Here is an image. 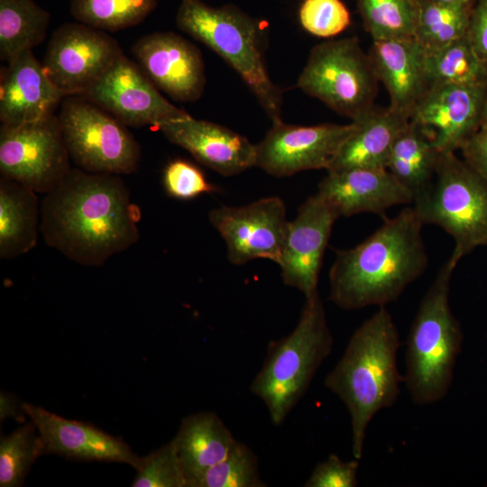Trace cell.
Returning a JSON list of instances; mask_svg holds the SVG:
<instances>
[{
	"label": "cell",
	"mask_w": 487,
	"mask_h": 487,
	"mask_svg": "<svg viewBox=\"0 0 487 487\" xmlns=\"http://www.w3.org/2000/svg\"><path fill=\"white\" fill-rule=\"evenodd\" d=\"M140 218L120 175L71 168L44 194L40 231L46 244L68 259L98 267L139 241Z\"/></svg>",
	"instance_id": "obj_1"
},
{
	"label": "cell",
	"mask_w": 487,
	"mask_h": 487,
	"mask_svg": "<svg viewBox=\"0 0 487 487\" xmlns=\"http://www.w3.org/2000/svg\"><path fill=\"white\" fill-rule=\"evenodd\" d=\"M473 4L446 5L418 0L414 39L425 52H431L465 36Z\"/></svg>",
	"instance_id": "obj_29"
},
{
	"label": "cell",
	"mask_w": 487,
	"mask_h": 487,
	"mask_svg": "<svg viewBox=\"0 0 487 487\" xmlns=\"http://www.w3.org/2000/svg\"><path fill=\"white\" fill-rule=\"evenodd\" d=\"M58 115L0 126L1 177L36 193L52 190L71 170Z\"/></svg>",
	"instance_id": "obj_10"
},
{
	"label": "cell",
	"mask_w": 487,
	"mask_h": 487,
	"mask_svg": "<svg viewBox=\"0 0 487 487\" xmlns=\"http://www.w3.org/2000/svg\"><path fill=\"white\" fill-rule=\"evenodd\" d=\"M133 487H186L173 440L142 456Z\"/></svg>",
	"instance_id": "obj_34"
},
{
	"label": "cell",
	"mask_w": 487,
	"mask_h": 487,
	"mask_svg": "<svg viewBox=\"0 0 487 487\" xmlns=\"http://www.w3.org/2000/svg\"><path fill=\"white\" fill-rule=\"evenodd\" d=\"M41 207L36 192L16 181L0 178V258L21 256L36 245Z\"/></svg>",
	"instance_id": "obj_25"
},
{
	"label": "cell",
	"mask_w": 487,
	"mask_h": 487,
	"mask_svg": "<svg viewBox=\"0 0 487 487\" xmlns=\"http://www.w3.org/2000/svg\"><path fill=\"white\" fill-rule=\"evenodd\" d=\"M466 36L487 72V0H475Z\"/></svg>",
	"instance_id": "obj_38"
},
{
	"label": "cell",
	"mask_w": 487,
	"mask_h": 487,
	"mask_svg": "<svg viewBox=\"0 0 487 487\" xmlns=\"http://www.w3.org/2000/svg\"><path fill=\"white\" fill-rule=\"evenodd\" d=\"M158 0H71L70 14L78 22L104 32L135 26L148 17Z\"/></svg>",
	"instance_id": "obj_30"
},
{
	"label": "cell",
	"mask_w": 487,
	"mask_h": 487,
	"mask_svg": "<svg viewBox=\"0 0 487 487\" xmlns=\"http://www.w3.org/2000/svg\"><path fill=\"white\" fill-rule=\"evenodd\" d=\"M181 464L186 487L205 471L221 462L235 439L221 418L212 411L184 418L172 439Z\"/></svg>",
	"instance_id": "obj_24"
},
{
	"label": "cell",
	"mask_w": 487,
	"mask_h": 487,
	"mask_svg": "<svg viewBox=\"0 0 487 487\" xmlns=\"http://www.w3.org/2000/svg\"><path fill=\"white\" fill-rule=\"evenodd\" d=\"M257 455L235 439L227 455L195 479L190 487H263Z\"/></svg>",
	"instance_id": "obj_33"
},
{
	"label": "cell",
	"mask_w": 487,
	"mask_h": 487,
	"mask_svg": "<svg viewBox=\"0 0 487 487\" xmlns=\"http://www.w3.org/2000/svg\"><path fill=\"white\" fill-rule=\"evenodd\" d=\"M487 86L436 85L429 87L410 118L441 152H455L481 126Z\"/></svg>",
	"instance_id": "obj_17"
},
{
	"label": "cell",
	"mask_w": 487,
	"mask_h": 487,
	"mask_svg": "<svg viewBox=\"0 0 487 487\" xmlns=\"http://www.w3.org/2000/svg\"><path fill=\"white\" fill-rule=\"evenodd\" d=\"M400 335L386 306L367 318L351 335L346 348L324 384L350 415L352 453L363 456L367 428L381 409L391 407L404 377L397 365Z\"/></svg>",
	"instance_id": "obj_3"
},
{
	"label": "cell",
	"mask_w": 487,
	"mask_h": 487,
	"mask_svg": "<svg viewBox=\"0 0 487 487\" xmlns=\"http://www.w3.org/2000/svg\"><path fill=\"white\" fill-rule=\"evenodd\" d=\"M140 68L172 99L196 101L206 86L200 51L172 32H157L140 38L132 47Z\"/></svg>",
	"instance_id": "obj_15"
},
{
	"label": "cell",
	"mask_w": 487,
	"mask_h": 487,
	"mask_svg": "<svg viewBox=\"0 0 487 487\" xmlns=\"http://www.w3.org/2000/svg\"><path fill=\"white\" fill-rule=\"evenodd\" d=\"M409 118L390 107L374 106L356 123L327 171L354 168L387 169L393 143Z\"/></svg>",
	"instance_id": "obj_23"
},
{
	"label": "cell",
	"mask_w": 487,
	"mask_h": 487,
	"mask_svg": "<svg viewBox=\"0 0 487 487\" xmlns=\"http://www.w3.org/2000/svg\"><path fill=\"white\" fill-rule=\"evenodd\" d=\"M334 339L318 291L306 297L295 328L271 341L251 392L265 404L274 426L281 425L299 403L323 362Z\"/></svg>",
	"instance_id": "obj_5"
},
{
	"label": "cell",
	"mask_w": 487,
	"mask_h": 487,
	"mask_svg": "<svg viewBox=\"0 0 487 487\" xmlns=\"http://www.w3.org/2000/svg\"><path fill=\"white\" fill-rule=\"evenodd\" d=\"M413 205L424 225L451 235L458 261L487 245V179L455 152L442 153L432 184Z\"/></svg>",
	"instance_id": "obj_7"
},
{
	"label": "cell",
	"mask_w": 487,
	"mask_h": 487,
	"mask_svg": "<svg viewBox=\"0 0 487 487\" xmlns=\"http://www.w3.org/2000/svg\"><path fill=\"white\" fill-rule=\"evenodd\" d=\"M64 141L77 168L96 174L134 172L141 147L127 126L81 95L66 96L58 114Z\"/></svg>",
	"instance_id": "obj_9"
},
{
	"label": "cell",
	"mask_w": 487,
	"mask_h": 487,
	"mask_svg": "<svg viewBox=\"0 0 487 487\" xmlns=\"http://www.w3.org/2000/svg\"><path fill=\"white\" fill-rule=\"evenodd\" d=\"M66 96L46 75L32 50L16 55L1 69V124H21L50 117Z\"/></svg>",
	"instance_id": "obj_21"
},
{
	"label": "cell",
	"mask_w": 487,
	"mask_h": 487,
	"mask_svg": "<svg viewBox=\"0 0 487 487\" xmlns=\"http://www.w3.org/2000/svg\"><path fill=\"white\" fill-rule=\"evenodd\" d=\"M359 460L343 461L331 454L318 463L304 483L305 487H355Z\"/></svg>",
	"instance_id": "obj_37"
},
{
	"label": "cell",
	"mask_w": 487,
	"mask_h": 487,
	"mask_svg": "<svg viewBox=\"0 0 487 487\" xmlns=\"http://www.w3.org/2000/svg\"><path fill=\"white\" fill-rule=\"evenodd\" d=\"M442 153L426 131L409 120L393 143L387 169L415 200L432 184Z\"/></svg>",
	"instance_id": "obj_26"
},
{
	"label": "cell",
	"mask_w": 487,
	"mask_h": 487,
	"mask_svg": "<svg viewBox=\"0 0 487 487\" xmlns=\"http://www.w3.org/2000/svg\"><path fill=\"white\" fill-rule=\"evenodd\" d=\"M317 194L338 217L365 212L385 217L386 211L393 206L414 202L411 192L388 169L327 171Z\"/></svg>",
	"instance_id": "obj_19"
},
{
	"label": "cell",
	"mask_w": 487,
	"mask_h": 487,
	"mask_svg": "<svg viewBox=\"0 0 487 487\" xmlns=\"http://www.w3.org/2000/svg\"><path fill=\"white\" fill-rule=\"evenodd\" d=\"M44 455V444L35 424L18 427L0 439V486L20 487L36 459Z\"/></svg>",
	"instance_id": "obj_32"
},
{
	"label": "cell",
	"mask_w": 487,
	"mask_h": 487,
	"mask_svg": "<svg viewBox=\"0 0 487 487\" xmlns=\"http://www.w3.org/2000/svg\"><path fill=\"white\" fill-rule=\"evenodd\" d=\"M454 256L438 271L419 303L406 343L404 382L417 405L433 404L448 393L464 340L449 302Z\"/></svg>",
	"instance_id": "obj_4"
},
{
	"label": "cell",
	"mask_w": 487,
	"mask_h": 487,
	"mask_svg": "<svg viewBox=\"0 0 487 487\" xmlns=\"http://www.w3.org/2000/svg\"><path fill=\"white\" fill-rule=\"evenodd\" d=\"M82 96L126 126L142 127L179 119L188 114L159 92L139 65L123 54Z\"/></svg>",
	"instance_id": "obj_14"
},
{
	"label": "cell",
	"mask_w": 487,
	"mask_h": 487,
	"mask_svg": "<svg viewBox=\"0 0 487 487\" xmlns=\"http://www.w3.org/2000/svg\"><path fill=\"white\" fill-rule=\"evenodd\" d=\"M357 5L373 41L414 38L418 0H357Z\"/></svg>",
	"instance_id": "obj_31"
},
{
	"label": "cell",
	"mask_w": 487,
	"mask_h": 487,
	"mask_svg": "<svg viewBox=\"0 0 487 487\" xmlns=\"http://www.w3.org/2000/svg\"><path fill=\"white\" fill-rule=\"evenodd\" d=\"M179 30L219 55L242 78L272 124L282 122V95L265 63L259 24L233 5L211 7L201 0H181Z\"/></svg>",
	"instance_id": "obj_6"
},
{
	"label": "cell",
	"mask_w": 487,
	"mask_h": 487,
	"mask_svg": "<svg viewBox=\"0 0 487 487\" xmlns=\"http://www.w3.org/2000/svg\"><path fill=\"white\" fill-rule=\"evenodd\" d=\"M355 127L353 121L347 124L308 126L274 124L256 145L255 166L274 177H288L309 170H327Z\"/></svg>",
	"instance_id": "obj_13"
},
{
	"label": "cell",
	"mask_w": 487,
	"mask_h": 487,
	"mask_svg": "<svg viewBox=\"0 0 487 487\" xmlns=\"http://www.w3.org/2000/svg\"><path fill=\"white\" fill-rule=\"evenodd\" d=\"M379 78L356 37L332 40L310 51L297 87L336 113L358 121L374 108Z\"/></svg>",
	"instance_id": "obj_8"
},
{
	"label": "cell",
	"mask_w": 487,
	"mask_h": 487,
	"mask_svg": "<svg viewBox=\"0 0 487 487\" xmlns=\"http://www.w3.org/2000/svg\"><path fill=\"white\" fill-rule=\"evenodd\" d=\"M425 69L430 87L487 86V72L466 35L439 50L425 52Z\"/></svg>",
	"instance_id": "obj_28"
},
{
	"label": "cell",
	"mask_w": 487,
	"mask_h": 487,
	"mask_svg": "<svg viewBox=\"0 0 487 487\" xmlns=\"http://www.w3.org/2000/svg\"><path fill=\"white\" fill-rule=\"evenodd\" d=\"M369 55L380 82L389 93V107L410 119L430 87L425 51L413 38L373 41Z\"/></svg>",
	"instance_id": "obj_22"
},
{
	"label": "cell",
	"mask_w": 487,
	"mask_h": 487,
	"mask_svg": "<svg viewBox=\"0 0 487 487\" xmlns=\"http://www.w3.org/2000/svg\"><path fill=\"white\" fill-rule=\"evenodd\" d=\"M356 246L337 250L329 272V299L355 310L395 301L426 271L424 225L413 207L402 209Z\"/></svg>",
	"instance_id": "obj_2"
},
{
	"label": "cell",
	"mask_w": 487,
	"mask_h": 487,
	"mask_svg": "<svg viewBox=\"0 0 487 487\" xmlns=\"http://www.w3.org/2000/svg\"><path fill=\"white\" fill-rule=\"evenodd\" d=\"M123 54L118 41L104 31L68 23L52 33L41 64L60 90L82 96Z\"/></svg>",
	"instance_id": "obj_11"
},
{
	"label": "cell",
	"mask_w": 487,
	"mask_h": 487,
	"mask_svg": "<svg viewBox=\"0 0 487 487\" xmlns=\"http://www.w3.org/2000/svg\"><path fill=\"white\" fill-rule=\"evenodd\" d=\"M23 403H19V400L7 393H1V419L14 418L17 421H24Z\"/></svg>",
	"instance_id": "obj_40"
},
{
	"label": "cell",
	"mask_w": 487,
	"mask_h": 487,
	"mask_svg": "<svg viewBox=\"0 0 487 487\" xmlns=\"http://www.w3.org/2000/svg\"><path fill=\"white\" fill-rule=\"evenodd\" d=\"M50 13L34 0H0V59L8 62L45 39Z\"/></svg>",
	"instance_id": "obj_27"
},
{
	"label": "cell",
	"mask_w": 487,
	"mask_h": 487,
	"mask_svg": "<svg viewBox=\"0 0 487 487\" xmlns=\"http://www.w3.org/2000/svg\"><path fill=\"white\" fill-rule=\"evenodd\" d=\"M162 181L166 192L181 200L192 199L201 194L216 190L198 168L180 159L168 163L163 171Z\"/></svg>",
	"instance_id": "obj_36"
},
{
	"label": "cell",
	"mask_w": 487,
	"mask_h": 487,
	"mask_svg": "<svg viewBox=\"0 0 487 487\" xmlns=\"http://www.w3.org/2000/svg\"><path fill=\"white\" fill-rule=\"evenodd\" d=\"M446 5H469L473 4L475 0H431Z\"/></svg>",
	"instance_id": "obj_42"
},
{
	"label": "cell",
	"mask_w": 487,
	"mask_h": 487,
	"mask_svg": "<svg viewBox=\"0 0 487 487\" xmlns=\"http://www.w3.org/2000/svg\"><path fill=\"white\" fill-rule=\"evenodd\" d=\"M172 143L198 161L224 176H234L255 166L256 145L246 137L216 123L189 115L157 128Z\"/></svg>",
	"instance_id": "obj_20"
},
{
	"label": "cell",
	"mask_w": 487,
	"mask_h": 487,
	"mask_svg": "<svg viewBox=\"0 0 487 487\" xmlns=\"http://www.w3.org/2000/svg\"><path fill=\"white\" fill-rule=\"evenodd\" d=\"M480 128H487V93L485 95L483 104H482Z\"/></svg>",
	"instance_id": "obj_41"
},
{
	"label": "cell",
	"mask_w": 487,
	"mask_h": 487,
	"mask_svg": "<svg viewBox=\"0 0 487 487\" xmlns=\"http://www.w3.org/2000/svg\"><path fill=\"white\" fill-rule=\"evenodd\" d=\"M211 225L225 242L227 258L235 265L256 259L280 263L289 221L279 197L243 207H219L208 214Z\"/></svg>",
	"instance_id": "obj_12"
},
{
	"label": "cell",
	"mask_w": 487,
	"mask_h": 487,
	"mask_svg": "<svg viewBox=\"0 0 487 487\" xmlns=\"http://www.w3.org/2000/svg\"><path fill=\"white\" fill-rule=\"evenodd\" d=\"M338 218L318 195L309 197L287 227L279 263L285 285L308 297L317 291L318 277L333 225Z\"/></svg>",
	"instance_id": "obj_16"
},
{
	"label": "cell",
	"mask_w": 487,
	"mask_h": 487,
	"mask_svg": "<svg viewBox=\"0 0 487 487\" xmlns=\"http://www.w3.org/2000/svg\"><path fill=\"white\" fill-rule=\"evenodd\" d=\"M460 150L463 159L487 179V128H480Z\"/></svg>",
	"instance_id": "obj_39"
},
{
	"label": "cell",
	"mask_w": 487,
	"mask_h": 487,
	"mask_svg": "<svg viewBox=\"0 0 487 487\" xmlns=\"http://www.w3.org/2000/svg\"><path fill=\"white\" fill-rule=\"evenodd\" d=\"M44 444V455H57L77 461L124 463L138 469L142 457L120 437L90 423L65 418L42 407L23 403Z\"/></svg>",
	"instance_id": "obj_18"
},
{
	"label": "cell",
	"mask_w": 487,
	"mask_h": 487,
	"mask_svg": "<svg viewBox=\"0 0 487 487\" xmlns=\"http://www.w3.org/2000/svg\"><path fill=\"white\" fill-rule=\"evenodd\" d=\"M299 21L309 33L329 38L345 31L351 17L341 0H305L299 9Z\"/></svg>",
	"instance_id": "obj_35"
}]
</instances>
